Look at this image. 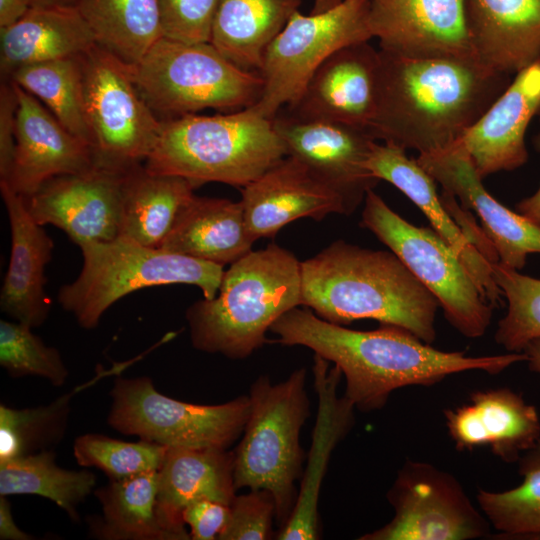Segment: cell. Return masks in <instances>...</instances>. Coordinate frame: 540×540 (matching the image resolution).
<instances>
[{
    "instance_id": "f546056e",
    "label": "cell",
    "mask_w": 540,
    "mask_h": 540,
    "mask_svg": "<svg viewBox=\"0 0 540 540\" xmlns=\"http://www.w3.org/2000/svg\"><path fill=\"white\" fill-rule=\"evenodd\" d=\"M303 0H219L210 43L241 69L259 73L264 53Z\"/></svg>"
},
{
    "instance_id": "7c38bea8",
    "label": "cell",
    "mask_w": 540,
    "mask_h": 540,
    "mask_svg": "<svg viewBox=\"0 0 540 540\" xmlns=\"http://www.w3.org/2000/svg\"><path fill=\"white\" fill-rule=\"evenodd\" d=\"M370 0H341L332 8L304 15L297 11L267 47L259 74L260 99L251 106L273 119L301 96L316 69L338 49L373 38Z\"/></svg>"
},
{
    "instance_id": "f35d334b",
    "label": "cell",
    "mask_w": 540,
    "mask_h": 540,
    "mask_svg": "<svg viewBox=\"0 0 540 540\" xmlns=\"http://www.w3.org/2000/svg\"><path fill=\"white\" fill-rule=\"evenodd\" d=\"M167 449L142 439L126 442L93 433L79 436L73 446L74 457L79 465L100 469L110 480L159 471Z\"/></svg>"
},
{
    "instance_id": "5bb4252c",
    "label": "cell",
    "mask_w": 540,
    "mask_h": 540,
    "mask_svg": "<svg viewBox=\"0 0 540 540\" xmlns=\"http://www.w3.org/2000/svg\"><path fill=\"white\" fill-rule=\"evenodd\" d=\"M287 156L302 162L344 201L348 215L378 183L366 168L369 131L341 122L295 117L281 109L272 119Z\"/></svg>"
},
{
    "instance_id": "f1b7e54d",
    "label": "cell",
    "mask_w": 540,
    "mask_h": 540,
    "mask_svg": "<svg viewBox=\"0 0 540 540\" xmlns=\"http://www.w3.org/2000/svg\"><path fill=\"white\" fill-rule=\"evenodd\" d=\"M241 201L193 195L161 248L224 266L252 251Z\"/></svg>"
},
{
    "instance_id": "4316f807",
    "label": "cell",
    "mask_w": 540,
    "mask_h": 540,
    "mask_svg": "<svg viewBox=\"0 0 540 540\" xmlns=\"http://www.w3.org/2000/svg\"><path fill=\"white\" fill-rule=\"evenodd\" d=\"M464 8L485 66L512 76L540 58V0H464Z\"/></svg>"
},
{
    "instance_id": "60d3db41",
    "label": "cell",
    "mask_w": 540,
    "mask_h": 540,
    "mask_svg": "<svg viewBox=\"0 0 540 540\" xmlns=\"http://www.w3.org/2000/svg\"><path fill=\"white\" fill-rule=\"evenodd\" d=\"M219 0H157L163 37L186 42H210Z\"/></svg>"
},
{
    "instance_id": "e0dca14e",
    "label": "cell",
    "mask_w": 540,
    "mask_h": 540,
    "mask_svg": "<svg viewBox=\"0 0 540 540\" xmlns=\"http://www.w3.org/2000/svg\"><path fill=\"white\" fill-rule=\"evenodd\" d=\"M369 27L380 49L395 55L477 58L464 0H370Z\"/></svg>"
},
{
    "instance_id": "d6a6232c",
    "label": "cell",
    "mask_w": 540,
    "mask_h": 540,
    "mask_svg": "<svg viewBox=\"0 0 540 540\" xmlns=\"http://www.w3.org/2000/svg\"><path fill=\"white\" fill-rule=\"evenodd\" d=\"M98 46L134 66L163 37L157 0H77Z\"/></svg>"
},
{
    "instance_id": "7bdbcfd3",
    "label": "cell",
    "mask_w": 540,
    "mask_h": 540,
    "mask_svg": "<svg viewBox=\"0 0 540 540\" xmlns=\"http://www.w3.org/2000/svg\"><path fill=\"white\" fill-rule=\"evenodd\" d=\"M183 521L193 540L218 539L230 517V506L210 499H199L185 507Z\"/></svg>"
},
{
    "instance_id": "ffe728a7",
    "label": "cell",
    "mask_w": 540,
    "mask_h": 540,
    "mask_svg": "<svg viewBox=\"0 0 540 540\" xmlns=\"http://www.w3.org/2000/svg\"><path fill=\"white\" fill-rule=\"evenodd\" d=\"M14 85L18 96L15 152L10 174L1 181L27 198L53 177L93 167L91 147L69 132L37 98Z\"/></svg>"
},
{
    "instance_id": "ab89813d",
    "label": "cell",
    "mask_w": 540,
    "mask_h": 540,
    "mask_svg": "<svg viewBox=\"0 0 540 540\" xmlns=\"http://www.w3.org/2000/svg\"><path fill=\"white\" fill-rule=\"evenodd\" d=\"M0 365L11 377L38 376L56 387L69 376L60 352L18 321H0Z\"/></svg>"
},
{
    "instance_id": "484cf974",
    "label": "cell",
    "mask_w": 540,
    "mask_h": 540,
    "mask_svg": "<svg viewBox=\"0 0 540 540\" xmlns=\"http://www.w3.org/2000/svg\"><path fill=\"white\" fill-rule=\"evenodd\" d=\"M157 511L172 540L191 539L182 513L199 499L230 505L236 496L234 454L228 449L170 447L158 471Z\"/></svg>"
},
{
    "instance_id": "4fadbf2b",
    "label": "cell",
    "mask_w": 540,
    "mask_h": 540,
    "mask_svg": "<svg viewBox=\"0 0 540 540\" xmlns=\"http://www.w3.org/2000/svg\"><path fill=\"white\" fill-rule=\"evenodd\" d=\"M387 498L394 516L360 540H470L486 536L489 522L448 472L407 461Z\"/></svg>"
},
{
    "instance_id": "5b68a950",
    "label": "cell",
    "mask_w": 540,
    "mask_h": 540,
    "mask_svg": "<svg viewBox=\"0 0 540 540\" xmlns=\"http://www.w3.org/2000/svg\"><path fill=\"white\" fill-rule=\"evenodd\" d=\"M285 156L272 119L248 107L161 120L144 166L153 174L183 177L195 188L209 182L242 188Z\"/></svg>"
},
{
    "instance_id": "9c48e42d",
    "label": "cell",
    "mask_w": 540,
    "mask_h": 540,
    "mask_svg": "<svg viewBox=\"0 0 540 540\" xmlns=\"http://www.w3.org/2000/svg\"><path fill=\"white\" fill-rule=\"evenodd\" d=\"M360 225L372 232L435 296L445 318L463 336L478 338L491 323L492 305L456 254L432 228L418 227L370 189Z\"/></svg>"
},
{
    "instance_id": "8d00e7d4",
    "label": "cell",
    "mask_w": 540,
    "mask_h": 540,
    "mask_svg": "<svg viewBox=\"0 0 540 540\" xmlns=\"http://www.w3.org/2000/svg\"><path fill=\"white\" fill-rule=\"evenodd\" d=\"M520 485L503 492L480 489V511L501 534L540 536V440L518 460Z\"/></svg>"
},
{
    "instance_id": "ac0fdd59",
    "label": "cell",
    "mask_w": 540,
    "mask_h": 540,
    "mask_svg": "<svg viewBox=\"0 0 540 540\" xmlns=\"http://www.w3.org/2000/svg\"><path fill=\"white\" fill-rule=\"evenodd\" d=\"M380 54L368 41L344 46L313 73L289 114L369 131L378 98ZM370 133V132H369Z\"/></svg>"
},
{
    "instance_id": "f907efd6",
    "label": "cell",
    "mask_w": 540,
    "mask_h": 540,
    "mask_svg": "<svg viewBox=\"0 0 540 540\" xmlns=\"http://www.w3.org/2000/svg\"><path fill=\"white\" fill-rule=\"evenodd\" d=\"M339 0H314L312 11L320 12L327 10L338 3Z\"/></svg>"
},
{
    "instance_id": "f6af8a7d",
    "label": "cell",
    "mask_w": 540,
    "mask_h": 540,
    "mask_svg": "<svg viewBox=\"0 0 540 540\" xmlns=\"http://www.w3.org/2000/svg\"><path fill=\"white\" fill-rule=\"evenodd\" d=\"M0 539L31 540L34 537L21 530L15 523L11 504L6 496H0Z\"/></svg>"
},
{
    "instance_id": "cb8c5ba5",
    "label": "cell",
    "mask_w": 540,
    "mask_h": 540,
    "mask_svg": "<svg viewBox=\"0 0 540 540\" xmlns=\"http://www.w3.org/2000/svg\"><path fill=\"white\" fill-rule=\"evenodd\" d=\"M329 364L323 357L314 355L313 377L318 412L300 491L291 515L276 536L279 540L319 538L318 502L322 482L333 450L354 422L355 407L337 392L342 373L337 366L330 368Z\"/></svg>"
},
{
    "instance_id": "8fae6325",
    "label": "cell",
    "mask_w": 540,
    "mask_h": 540,
    "mask_svg": "<svg viewBox=\"0 0 540 540\" xmlns=\"http://www.w3.org/2000/svg\"><path fill=\"white\" fill-rule=\"evenodd\" d=\"M81 63L94 165L125 173L144 164L161 120L140 94L133 66L98 45L81 55Z\"/></svg>"
},
{
    "instance_id": "bcb514c9",
    "label": "cell",
    "mask_w": 540,
    "mask_h": 540,
    "mask_svg": "<svg viewBox=\"0 0 540 540\" xmlns=\"http://www.w3.org/2000/svg\"><path fill=\"white\" fill-rule=\"evenodd\" d=\"M533 144L536 150L540 152V131L534 137ZM515 211L540 227V185L534 194L516 204Z\"/></svg>"
},
{
    "instance_id": "d590c367",
    "label": "cell",
    "mask_w": 540,
    "mask_h": 540,
    "mask_svg": "<svg viewBox=\"0 0 540 540\" xmlns=\"http://www.w3.org/2000/svg\"><path fill=\"white\" fill-rule=\"evenodd\" d=\"M116 367L101 371L90 382L76 387L50 404L16 409L0 405V464L36 453L59 442L65 432L70 399L103 376L116 373Z\"/></svg>"
},
{
    "instance_id": "30bf717a",
    "label": "cell",
    "mask_w": 540,
    "mask_h": 540,
    "mask_svg": "<svg viewBox=\"0 0 540 540\" xmlns=\"http://www.w3.org/2000/svg\"><path fill=\"white\" fill-rule=\"evenodd\" d=\"M110 395L109 426L168 448L228 449L250 412L248 395L217 405L193 404L160 393L147 376H118Z\"/></svg>"
},
{
    "instance_id": "c3c4849f",
    "label": "cell",
    "mask_w": 540,
    "mask_h": 540,
    "mask_svg": "<svg viewBox=\"0 0 540 540\" xmlns=\"http://www.w3.org/2000/svg\"><path fill=\"white\" fill-rule=\"evenodd\" d=\"M531 371L540 374V337L530 341L522 351Z\"/></svg>"
},
{
    "instance_id": "277c9868",
    "label": "cell",
    "mask_w": 540,
    "mask_h": 540,
    "mask_svg": "<svg viewBox=\"0 0 540 540\" xmlns=\"http://www.w3.org/2000/svg\"><path fill=\"white\" fill-rule=\"evenodd\" d=\"M301 305V262L271 243L224 271L216 296L186 310L190 339L199 351L244 359L269 340L266 333Z\"/></svg>"
},
{
    "instance_id": "52a82bcc",
    "label": "cell",
    "mask_w": 540,
    "mask_h": 540,
    "mask_svg": "<svg viewBox=\"0 0 540 540\" xmlns=\"http://www.w3.org/2000/svg\"><path fill=\"white\" fill-rule=\"evenodd\" d=\"M80 249L81 272L59 289L58 302L84 329L97 327L108 308L142 288L190 284L199 287L205 299H212L224 273V266L123 236L85 243Z\"/></svg>"
},
{
    "instance_id": "ba28073f",
    "label": "cell",
    "mask_w": 540,
    "mask_h": 540,
    "mask_svg": "<svg viewBox=\"0 0 540 540\" xmlns=\"http://www.w3.org/2000/svg\"><path fill=\"white\" fill-rule=\"evenodd\" d=\"M133 74L140 94L160 120L204 109H246L260 99L263 89L259 73L239 68L210 42L161 37L133 66Z\"/></svg>"
},
{
    "instance_id": "7402d4cb",
    "label": "cell",
    "mask_w": 540,
    "mask_h": 540,
    "mask_svg": "<svg viewBox=\"0 0 540 540\" xmlns=\"http://www.w3.org/2000/svg\"><path fill=\"white\" fill-rule=\"evenodd\" d=\"M444 417L456 449L488 446L506 463L518 462L540 440L536 407L509 388L475 391L467 403L445 410Z\"/></svg>"
},
{
    "instance_id": "83f0119b",
    "label": "cell",
    "mask_w": 540,
    "mask_h": 540,
    "mask_svg": "<svg viewBox=\"0 0 540 540\" xmlns=\"http://www.w3.org/2000/svg\"><path fill=\"white\" fill-rule=\"evenodd\" d=\"M97 45L75 5L31 6L14 24L0 29L3 80L27 65L76 57Z\"/></svg>"
},
{
    "instance_id": "74e56055",
    "label": "cell",
    "mask_w": 540,
    "mask_h": 540,
    "mask_svg": "<svg viewBox=\"0 0 540 540\" xmlns=\"http://www.w3.org/2000/svg\"><path fill=\"white\" fill-rule=\"evenodd\" d=\"M491 266L493 278L508 303L494 339L508 352H522L530 341L540 337V279L499 261Z\"/></svg>"
},
{
    "instance_id": "d6986e66",
    "label": "cell",
    "mask_w": 540,
    "mask_h": 540,
    "mask_svg": "<svg viewBox=\"0 0 540 540\" xmlns=\"http://www.w3.org/2000/svg\"><path fill=\"white\" fill-rule=\"evenodd\" d=\"M240 201L255 240L274 237L299 218L320 221L329 214L348 216L343 199L302 162L287 155L242 187Z\"/></svg>"
},
{
    "instance_id": "d4e9b609",
    "label": "cell",
    "mask_w": 540,
    "mask_h": 540,
    "mask_svg": "<svg viewBox=\"0 0 540 540\" xmlns=\"http://www.w3.org/2000/svg\"><path fill=\"white\" fill-rule=\"evenodd\" d=\"M0 192L11 232V252L1 293L0 308L15 321L31 328L42 325L51 302L45 285L46 265L52 258L54 242L29 213L25 199L5 181Z\"/></svg>"
},
{
    "instance_id": "836d02e7",
    "label": "cell",
    "mask_w": 540,
    "mask_h": 540,
    "mask_svg": "<svg viewBox=\"0 0 540 540\" xmlns=\"http://www.w3.org/2000/svg\"><path fill=\"white\" fill-rule=\"evenodd\" d=\"M95 486L94 473L61 468L55 462V453L48 449L0 464V496L47 498L73 521H79L78 508Z\"/></svg>"
},
{
    "instance_id": "3957f363",
    "label": "cell",
    "mask_w": 540,
    "mask_h": 540,
    "mask_svg": "<svg viewBox=\"0 0 540 540\" xmlns=\"http://www.w3.org/2000/svg\"><path fill=\"white\" fill-rule=\"evenodd\" d=\"M301 305L339 325L373 319L436 338L437 299L392 251L334 241L301 262Z\"/></svg>"
},
{
    "instance_id": "8992f818",
    "label": "cell",
    "mask_w": 540,
    "mask_h": 540,
    "mask_svg": "<svg viewBox=\"0 0 540 540\" xmlns=\"http://www.w3.org/2000/svg\"><path fill=\"white\" fill-rule=\"evenodd\" d=\"M305 380L304 368L279 383L259 376L248 395L250 412L243 437L233 451L235 489L270 492L281 527L294 508L295 483L303 474L300 432L310 414Z\"/></svg>"
},
{
    "instance_id": "ee69618b",
    "label": "cell",
    "mask_w": 540,
    "mask_h": 540,
    "mask_svg": "<svg viewBox=\"0 0 540 540\" xmlns=\"http://www.w3.org/2000/svg\"><path fill=\"white\" fill-rule=\"evenodd\" d=\"M18 96L13 82L0 85V181L7 180L15 152Z\"/></svg>"
},
{
    "instance_id": "9a60e30c",
    "label": "cell",
    "mask_w": 540,
    "mask_h": 540,
    "mask_svg": "<svg viewBox=\"0 0 540 540\" xmlns=\"http://www.w3.org/2000/svg\"><path fill=\"white\" fill-rule=\"evenodd\" d=\"M125 173L94 165L53 177L24 198L27 209L38 224L60 228L79 247L115 239L120 234Z\"/></svg>"
},
{
    "instance_id": "6da1fadb",
    "label": "cell",
    "mask_w": 540,
    "mask_h": 540,
    "mask_svg": "<svg viewBox=\"0 0 540 540\" xmlns=\"http://www.w3.org/2000/svg\"><path fill=\"white\" fill-rule=\"evenodd\" d=\"M270 331L278 336L275 342L309 348L337 366L346 381L344 396L361 411L382 408L401 387L431 386L469 370L498 374L526 360L523 352L470 357L461 351H441L395 325L352 330L320 318L307 307L289 310Z\"/></svg>"
},
{
    "instance_id": "4dcf8cb0",
    "label": "cell",
    "mask_w": 540,
    "mask_h": 540,
    "mask_svg": "<svg viewBox=\"0 0 540 540\" xmlns=\"http://www.w3.org/2000/svg\"><path fill=\"white\" fill-rule=\"evenodd\" d=\"M196 188L187 179L149 172L144 164L124 174L120 234L161 247Z\"/></svg>"
},
{
    "instance_id": "681fc988",
    "label": "cell",
    "mask_w": 540,
    "mask_h": 540,
    "mask_svg": "<svg viewBox=\"0 0 540 540\" xmlns=\"http://www.w3.org/2000/svg\"><path fill=\"white\" fill-rule=\"evenodd\" d=\"M32 6L75 5L77 0H30Z\"/></svg>"
},
{
    "instance_id": "e575fe53",
    "label": "cell",
    "mask_w": 540,
    "mask_h": 540,
    "mask_svg": "<svg viewBox=\"0 0 540 540\" xmlns=\"http://www.w3.org/2000/svg\"><path fill=\"white\" fill-rule=\"evenodd\" d=\"M8 80L45 104L69 132L93 148L84 104L81 55L23 66Z\"/></svg>"
},
{
    "instance_id": "b9f144b4",
    "label": "cell",
    "mask_w": 540,
    "mask_h": 540,
    "mask_svg": "<svg viewBox=\"0 0 540 540\" xmlns=\"http://www.w3.org/2000/svg\"><path fill=\"white\" fill-rule=\"evenodd\" d=\"M229 521L219 540H265L272 535L276 505L266 490H250L230 503Z\"/></svg>"
},
{
    "instance_id": "44dd1931",
    "label": "cell",
    "mask_w": 540,
    "mask_h": 540,
    "mask_svg": "<svg viewBox=\"0 0 540 540\" xmlns=\"http://www.w3.org/2000/svg\"><path fill=\"white\" fill-rule=\"evenodd\" d=\"M540 115V58L519 71L460 138L478 175L512 171L528 161L525 134Z\"/></svg>"
},
{
    "instance_id": "7a4b0ae2",
    "label": "cell",
    "mask_w": 540,
    "mask_h": 540,
    "mask_svg": "<svg viewBox=\"0 0 540 540\" xmlns=\"http://www.w3.org/2000/svg\"><path fill=\"white\" fill-rule=\"evenodd\" d=\"M375 116L369 132L419 154L459 140L512 81L477 58L414 59L379 50Z\"/></svg>"
},
{
    "instance_id": "1f68e13d",
    "label": "cell",
    "mask_w": 540,
    "mask_h": 540,
    "mask_svg": "<svg viewBox=\"0 0 540 540\" xmlns=\"http://www.w3.org/2000/svg\"><path fill=\"white\" fill-rule=\"evenodd\" d=\"M158 471L119 480L94 491L102 516L88 520L90 535L105 540H172L157 511Z\"/></svg>"
},
{
    "instance_id": "2e32d148",
    "label": "cell",
    "mask_w": 540,
    "mask_h": 540,
    "mask_svg": "<svg viewBox=\"0 0 540 540\" xmlns=\"http://www.w3.org/2000/svg\"><path fill=\"white\" fill-rule=\"evenodd\" d=\"M416 160L463 209L476 212L499 262L521 270L529 255L540 253V227L488 193L460 139Z\"/></svg>"
},
{
    "instance_id": "7dc6e473",
    "label": "cell",
    "mask_w": 540,
    "mask_h": 540,
    "mask_svg": "<svg viewBox=\"0 0 540 540\" xmlns=\"http://www.w3.org/2000/svg\"><path fill=\"white\" fill-rule=\"evenodd\" d=\"M31 6L30 0H0V29L17 22Z\"/></svg>"
},
{
    "instance_id": "603a6c76",
    "label": "cell",
    "mask_w": 540,
    "mask_h": 540,
    "mask_svg": "<svg viewBox=\"0 0 540 540\" xmlns=\"http://www.w3.org/2000/svg\"><path fill=\"white\" fill-rule=\"evenodd\" d=\"M405 151L395 144L375 141L366 168L376 179L394 185L425 214L432 229L462 260L487 301L496 304L502 292L493 278L492 263L452 217L437 194L435 180L416 159L407 157Z\"/></svg>"
}]
</instances>
